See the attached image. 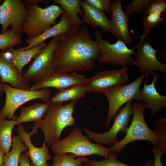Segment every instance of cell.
I'll return each instance as SVG.
<instances>
[{"label": "cell", "mask_w": 166, "mask_h": 166, "mask_svg": "<svg viewBox=\"0 0 166 166\" xmlns=\"http://www.w3.org/2000/svg\"><path fill=\"white\" fill-rule=\"evenodd\" d=\"M76 104V101H71L64 105L60 102H51L44 118L34 122V126L43 132L44 142L48 147L59 140L65 128L72 127L75 124L73 114Z\"/></svg>", "instance_id": "cell-2"}, {"label": "cell", "mask_w": 166, "mask_h": 166, "mask_svg": "<svg viewBox=\"0 0 166 166\" xmlns=\"http://www.w3.org/2000/svg\"><path fill=\"white\" fill-rule=\"evenodd\" d=\"M159 122L153 132L158 136L159 140V144L158 148L163 153L166 152V118L163 117L158 119Z\"/></svg>", "instance_id": "cell-32"}, {"label": "cell", "mask_w": 166, "mask_h": 166, "mask_svg": "<svg viewBox=\"0 0 166 166\" xmlns=\"http://www.w3.org/2000/svg\"><path fill=\"white\" fill-rule=\"evenodd\" d=\"M22 43L21 35L11 30L0 34V49L2 50Z\"/></svg>", "instance_id": "cell-30"}, {"label": "cell", "mask_w": 166, "mask_h": 166, "mask_svg": "<svg viewBox=\"0 0 166 166\" xmlns=\"http://www.w3.org/2000/svg\"><path fill=\"white\" fill-rule=\"evenodd\" d=\"M0 76L2 83H8L16 88L30 89L29 81L19 74L11 61L5 57L2 52L0 53Z\"/></svg>", "instance_id": "cell-18"}, {"label": "cell", "mask_w": 166, "mask_h": 166, "mask_svg": "<svg viewBox=\"0 0 166 166\" xmlns=\"http://www.w3.org/2000/svg\"><path fill=\"white\" fill-rule=\"evenodd\" d=\"M47 45L44 42L35 47L24 51L16 50L11 47L6 51V54L18 69L19 74L22 75L23 67Z\"/></svg>", "instance_id": "cell-21"}, {"label": "cell", "mask_w": 166, "mask_h": 166, "mask_svg": "<svg viewBox=\"0 0 166 166\" xmlns=\"http://www.w3.org/2000/svg\"><path fill=\"white\" fill-rule=\"evenodd\" d=\"M94 36L101 53L98 59L100 63L119 64L124 67L131 66L134 61L133 49H129L123 42L119 39L114 43H110L109 41L102 38L97 29L95 31Z\"/></svg>", "instance_id": "cell-8"}, {"label": "cell", "mask_w": 166, "mask_h": 166, "mask_svg": "<svg viewBox=\"0 0 166 166\" xmlns=\"http://www.w3.org/2000/svg\"><path fill=\"white\" fill-rule=\"evenodd\" d=\"M59 36L53 37L48 44L34 56L33 61L22 76L25 79L36 83L38 82L45 80L53 71V54Z\"/></svg>", "instance_id": "cell-9"}, {"label": "cell", "mask_w": 166, "mask_h": 166, "mask_svg": "<svg viewBox=\"0 0 166 166\" xmlns=\"http://www.w3.org/2000/svg\"><path fill=\"white\" fill-rule=\"evenodd\" d=\"M146 78L145 73L133 81L125 85L114 87L104 91L108 102L105 126H109L113 118L118 110L124 104L135 100L141 101L140 91L141 85Z\"/></svg>", "instance_id": "cell-7"}, {"label": "cell", "mask_w": 166, "mask_h": 166, "mask_svg": "<svg viewBox=\"0 0 166 166\" xmlns=\"http://www.w3.org/2000/svg\"><path fill=\"white\" fill-rule=\"evenodd\" d=\"M50 148L56 155L70 153L79 157L97 155L106 158L110 153L109 148L91 142L77 127L74 128L68 136L53 144Z\"/></svg>", "instance_id": "cell-3"}, {"label": "cell", "mask_w": 166, "mask_h": 166, "mask_svg": "<svg viewBox=\"0 0 166 166\" xmlns=\"http://www.w3.org/2000/svg\"><path fill=\"white\" fill-rule=\"evenodd\" d=\"M5 155L0 146V166L4 165V158Z\"/></svg>", "instance_id": "cell-38"}, {"label": "cell", "mask_w": 166, "mask_h": 166, "mask_svg": "<svg viewBox=\"0 0 166 166\" xmlns=\"http://www.w3.org/2000/svg\"><path fill=\"white\" fill-rule=\"evenodd\" d=\"M3 91V89L2 85V83L0 80V93L2 92Z\"/></svg>", "instance_id": "cell-39"}, {"label": "cell", "mask_w": 166, "mask_h": 166, "mask_svg": "<svg viewBox=\"0 0 166 166\" xmlns=\"http://www.w3.org/2000/svg\"><path fill=\"white\" fill-rule=\"evenodd\" d=\"M147 79L143 87L140 90L141 101L146 108L151 111L152 116L156 117L159 111L166 108V96L160 94L155 87V84L160 80L157 72L153 74L151 84H147Z\"/></svg>", "instance_id": "cell-17"}, {"label": "cell", "mask_w": 166, "mask_h": 166, "mask_svg": "<svg viewBox=\"0 0 166 166\" xmlns=\"http://www.w3.org/2000/svg\"><path fill=\"white\" fill-rule=\"evenodd\" d=\"M166 11V0H153L152 3L144 12V16L151 14L161 15Z\"/></svg>", "instance_id": "cell-33"}, {"label": "cell", "mask_w": 166, "mask_h": 166, "mask_svg": "<svg viewBox=\"0 0 166 166\" xmlns=\"http://www.w3.org/2000/svg\"><path fill=\"white\" fill-rule=\"evenodd\" d=\"M117 153L110 152L109 156L101 161L88 159L83 164L85 166H131L122 163L117 158ZM153 161L148 160L145 161V165L142 166H153Z\"/></svg>", "instance_id": "cell-27"}, {"label": "cell", "mask_w": 166, "mask_h": 166, "mask_svg": "<svg viewBox=\"0 0 166 166\" xmlns=\"http://www.w3.org/2000/svg\"><path fill=\"white\" fill-rule=\"evenodd\" d=\"M6 94L4 105L0 111V117L9 119L14 118V113L20 106L33 100L40 99L44 102L49 101L51 92L48 88L33 90L14 88L6 83H2Z\"/></svg>", "instance_id": "cell-6"}, {"label": "cell", "mask_w": 166, "mask_h": 166, "mask_svg": "<svg viewBox=\"0 0 166 166\" xmlns=\"http://www.w3.org/2000/svg\"><path fill=\"white\" fill-rule=\"evenodd\" d=\"M56 4H59L61 8L67 14L72 25L78 29L82 27L84 23L77 14L82 15V11L80 0H54Z\"/></svg>", "instance_id": "cell-23"}, {"label": "cell", "mask_w": 166, "mask_h": 166, "mask_svg": "<svg viewBox=\"0 0 166 166\" xmlns=\"http://www.w3.org/2000/svg\"><path fill=\"white\" fill-rule=\"evenodd\" d=\"M94 7L108 14H111L112 0H86Z\"/></svg>", "instance_id": "cell-34"}, {"label": "cell", "mask_w": 166, "mask_h": 166, "mask_svg": "<svg viewBox=\"0 0 166 166\" xmlns=\"http://www.w3.org/2000/svg\"><path fill=\"white\" fill-rule=\"evenodd\" d=\"M133 117L131 125L128 128L124 138L109 148L110 152L118 153L125 146L132 142L146 140L151 142L154 147H158L159 139L156 134L148 127L144 119L143 112L146 107L141 101H135L132 105Z\"/></svg>", "instance_id": "cell-5"}, {"label": "cell", "mask_w": 166, "mask_h": 166, "mask_svg": "<svg viewBox=\"0 0 166 166\" xmlns=\"http://www.w3.org/2000/svg\"><path fill=\"white\" fill-rule=\"evenodd\" d=\"M164 20V18L162 17L160 14H153L143 17L142 18L144 27L143 34L140 36L141 39L136 46L138 45L147 39L152 30Z\"/></svg>", "instance_id": "cell-29"}, {"label": "cell", "mask_w": 166, "mask_h": 166, "mask_svg": "<svg viewBox=\"0 0 166 166\" xmlns=\"http://www.w3.org/2000/svg\"><path fill=\"white\" fill-rule=\"evenodd\" d=\"M84 22L110 33L111 21L105 13L92 6L86 0H80Z\"/></svg>", "instance_id": "cell-19"}, {"label": "cell", "mask_w": 166, "mask_h": 166, "mask_svg": "<svg viewBox=\"0 0 166 166\" xmlns=\"http://www.w3.org/2000/svg\"><path fill=\"white\" fill-rule=\"evenodd\" d=\"M72 26L67 14L65 12L61 14L59 22L38 36L32 39H27L25 42L28 45L18 48V50L24 51L35 47L43 43L48 38L68 31Z\"/></svg>", "instance_id": "cell-20"}, {"label": "cell", "mask_w": 166, "mask_h": 166, "mask_svg": "<svg viewBox=\"0 0 166 166\" xmlns=\"http://www.w3.org/2000/svg\"><path fill=\"white\" fill-rule=\"evenodd\" d=\"M151 43V41L147 38L133 48L137 50L134 52V61L130 66L138 67L142 74H145L147 79L157 71L166 72V65L158 60L156 54L159 51L154 49Z\"/></svg>", "instance_id": "cell-11"}, {"label": "cell", "mask_w": 166, "mask_h": 166, "mask_svg": "<svg viewBox=\"0 0 166 166\" xmlns=\"http://www.w3.org/2000/svg\"><path fill=\"white\" fill-rule=\"evenodd\" d=\"M87 92L84 84H78L63 90L58 91L51 98V102H63L71 101H76L82 97Z\"/></svg>", "instance_id": "cell-24"}, {"label": "cell", "mask_w": 166, "mask_h": 166, "mask_svg": "<svg viewBox=\"0 0 166 166\" xmlns=\"http://www.w3.org/2000/svg\"><path fill=\"white\" fill-rule=\"evenodd\" d=\"M86 79L76 72L67 73L54 70L46 79L35 83L30 89L36 90L48 88L63 90L78 84H84Z\"/></svg>", "instance_id": "cell-14"}, {"label": "cell", "mask_w": 166, "mask_h": 166, "mask_svg": "<svg viewBox=\"0 0 166 166\" xmlns=\"http://www.w3.org/2000/svg\"><path fill=\"white\" fill-rule=\"evenodd\" d=\"M29 13L22 25L23 33L28 39H32L41 35L57 24L56 19L65 11L60 6L53 5L45 8L36 4H26Z\"/></svg>", "instance_id": "cell-4"}, {"label": "cell", "mask_w": 166, "mask_h": 166, "mask_svg": "<svg viewBox=\"0 0 166 166\" xmlns=\"http://www.w3.org/2000/svg\"><path fill=\"white\" fill-rule=\"evenodd\" d=\"M30 163V158L25 153L21 155L18 163L20 166H31Z\"/></svg>", "instance_id": "cell-36"}, {"label": "cell", "mask_w": 166, "mask_h": 166, "mask_svg": "<svg viewBox=\"0 0 166 166\" xmlns=\"http://www.w3.org/2000/svg\"><path fill=\"white\" fill-rule=\"evenodd\" d=\"M51 103L49 101L22 107L20 109V115L16 120V125L28 122H35L41 121L45 117Z\"/></svg>", "instance_id": "cell-22"}, {"label": "cell", "mask_w": 166, "mask_h": 166, "mask_svg": "<svg viewBox=\"0 0 166 166\" xmlns=\"http://www.w3.org/2000/svg\"><path fill=\"white\" fill-rule=\"evenodd\" d=\"M50 0H25L23 2L26 4H36L38 2H41L47 6L49 5Z\"/></svg>", "instance_id": "cell-37"}, {"label": "cell", "mask_w": 166, "mask_h": 166, "mask_svg": "<svg viewBox=\"0 0 166 166\" xmlns=\"http://www.w3.org/2000/svg\"><path fill=\"white\" fill-rule=\"evenodd\" d=\"M152 1L153 0H132L125 6L124 12L128 16L133 14L144 13Z\"/></svg>", "instance_id": "cell-31"}, {"label": "cell", "mask_w": 166, "mask_h": 166, "mask_svg": "<svg viewBox=\"0 0 166 166\" xmlns=\"http://www.w3.org/2000/svg\"><path fill=\"white\" fill-rule=\"evenodd\" d=\"M132 101L126 103L124 107L121 108L113 117L114 122L111 128L103 133L93 132L84 127L83 130L87 134L88 138L93 139L96 142L112 146L118 142L117 136L120 131L126 133L131 116L133 114V107Z\"/></svg>", "instance_id": "cell-10"}, {"label": "cell", "mask_w": 166, "mask_h": 166, "mask_svg": "<svg viewBox=\"0 0 166 166\" xmlns=\"http://www.w3.org/2000/svg\"><path fill=\"white\" fill-rule=\"evenodd\" d=\"M101 53L87 27L78 30L72 25L68 31L59 34L53 54L54 70L67 73L91 71Z\"/></svg>", "instance_id": "cell-1"}, {"label": "cell", "mask_w": 166, "mask_h": 166, "mask_svg": "<svg viewBox=\"0 0 166 166\" xmlns=\"http://www.w3.org/2000/svg\"><path fill=\"white\" fill-rule=\"evenodd\" d=\"M17 117L15 116L9 120L0 117V146L5 154L9 152L12 146V132Z\"/></svg>", "instance_id": "cell-25"}, {"label": "cell", "mask_w": 166, "mask_h": 166, "mask_svg": "<svg viewBox=\"0 0 166 166\" xmlns=\"http://www.w3.org/2000/svg\"><path fill=\"white\" fill-rule=\"evenodd\" d=\"M12 143V149L5 156L4 166H18L21 153L27 150V147L23 143L19 135L13 137Z\"/></svg>", "instance_id": "cell-26"}, {"label": "cell", "mask_w": 166, "mask_h": 166, "mask_svg": "<svg viewBox=\"0 0 166 166\" xmlns=\"http://www.w3.org/2000/svg\"><path fill=\"white\" fill-rule=\"evenodd\" d=\"M32 129V131L28 133L25 131L22 124H19L17 127V132L27 148V150L25 153L31 160L32 166H50L47 163V161L51 157L49 153V147L45 142L40 148L37 147L32 144L31 136L38 133V128L34 126Z\"/></svg>", "instance_id": "cell-15"}, {"label": "cell", "mask_w": 166, "mask_h": 166, "mask_svg": "<svg viewBox=\"0 0 166 166\" xmlns=\"http://www.w3.org/2000/svg\"><path fill=\"white\" fill-rule=\"evenodd\" d=\"M152 152L154 156L153 166H163L161 162V157L163 153L158 147H154Z\"/></svg>", "instance_id": "cell-35"}, {"label": "cell", "mask_w": 166, "mask_h": 166, "mask_svg": "<svg viewBox=\"0 0 166 166\" xmlns=\"http://www.w3.org/2000/svg\"><path fill=\"white\" fill-rule=\"evenodd\" d=\"M77 156L71 153L55 155L53 157V162L51 166H83V163L88 159L85 157Z\"/></svg>", "instance_id": "cell-28"}, {"label": "cell", "mask_w": 166, "mask_h": 166, "mask_svg": "<svg viewBox=\"0 0 166 166\" xmlns=\"http://www.w3.org/2000/svg\"><path fill=\"white\" fill-rule=\"evenodd\" d=\"M122 0H112L110 33L127 45L132 43V37L128 28L129 16L123 10Z\"/></svg>", "instance_id": "cell-16"}, {"label": "cell", "mask_w": 166, "mask_h": 166, "mask_svg": "<svg viewBox=\"0 0 166 166\" xmlns=\"http://www.w3.org/2000/svg\"><path fill=\"white\" fill-rule=\"evenodd\" d=\"M127 67L98 73L84 83L87 92L103 93L113 88L122 85L128 81Z\"/></svg>", "instance_id": "cell-13"}, {"label": "cell", "mask_w": 166, "mask_h": 166, "mask_svg": "<svg viewBox=\"0 0 166 166\" xmlns=\"http://www.w3.org/2000/svg\"><path fill=\"white\" fill-rule=\"evenodd\" d=\"M29 13L26 4L21 0H5L0 5V25L2 33L7 30L9 26L11 30L21 34L23 33V23Z\"/></svg>", "instance_id": "cell-12"}]
</instances>
